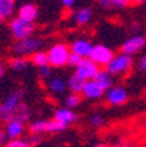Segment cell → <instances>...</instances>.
Instances as JSON below:
<instances>
[{"label": "cell", "mask_w": 146, "mask_h": 147, "mask_svg": "<svg viewBox=\"0 0 146 147\" xmlns=\"http://www.w3.org/2000/svg\"><path fill=\"white\" fill-rule=\"evenodd\" d=\"M31 144V147H37L43 143V134H34V133H29L28 138H26Z\"/></svg>", "instance_id": "83f0119b"}, {"label": "cell", "mask_w": 146, "mask_h": 147, "mask_svg": "<svg viewBox=\"0 0 146 147\" xmlns=\"http://www.w3.org/2000/svg\"><path fill=\"white\" fill-rule=\"evenodd\" d=\"M29 118H31V111H29V107H28L26 103L20 102V103L18 105V107H16L15 112H13L12 119H20V121H24V122H28V121H29Z\"/></svg>", "instance_id": "d6986e66"}, {"label": "cell", "mask_w": 146, "mask_h": 147, "mask_svg": "<svg viewBox=\"0 0 146 147\" xmlns=\"http://www.w3.org/2000/svg\"><path fill=\"white\" fill-rule=\"evenodd\" d=\"M94 147H110V146H107V144H96V146H94Z\"/></svg>", "instance_id": "f35d334b"}, {"label": "cell", "mask_w": 146, "mask_h": 147, "mask_svg": "<svg viewBox=\"0 0 146 147\" xmlns=\"http://www.w3.org/2000/svg\"><path fill=\"white\" fill-rule=\"evenodd\" d=\"M143 131H145V138H146V124H145V130Z\"/></svg>", "instance_id": "60d3db41"}, {"label": "cell", "mask_w": 146, "mask_h": 147, "mask_svg": "<svg viewBox=\"0 0 146 147\" xmlns=\"http://www.w3.org/2000/svg\"><path fill=\"white\" fill-rule=\"evenodd\" d=\"M105 69L111 76H126L133 69V58L130 54H124V53L114 54V57L105 66Z\"/></svg>", "instance_id": "6da1fadb"}, {"label": "cell", "mask_w": 146, "mask_h": 147, "mask_svg": "<svg viewBox=\"0 0 146 147\" xmlns=\"http://www.w3.org/2000/svg\"><path fill=\"white\" fill-rule=\"evenodd\" d=\"M22 99H24V90L18 89V90L12 92L2 103H0V121L7 122L9 119H12L16 107L22 102Z\"/></svg>", "instance_id": "3957f363"}, {"label": "cell", "mask_w": 146, "mask_h": 147, "mask_svg": "<svg viewBox=\"0 0 146 147\" xmlns=\"http://www.w3.org/2000/svg\"><path fill=\"white\" fill-rule=\"evenodd\" d=\"M45 89H48V92H51L54 95H61L67 89V82H65L60 77H50V79H47Z\"/></svg>", "instance_id": "9a60e30c"}, {"label": "cell", "mask_w": 146, "mask_h": 147, "mask_svg": "<svg viewBox=\"0 0 146 147\" xmlns=\"http://www.w3.org/2000/svg\"><path fill=\"white\" fill-rule=\"evenodd\" d=\"M38 74H39L41 79H50L51 74H53V67L50 64L43 66V67H38Z\"/></svg>", "instance_id": "4316f807"}, {"label": "cell", "mask_w": 146, "mask_h": 147, "mask_svg": "<svg viewBox=\"0 0 146 147\" xmlns=\"http://www.w3.org/2000/svg\"><path fill=\"white\" fill-rule=\"evenodd\" d=\"M85 79H82L80 76H77L76 73L73 76H70V79L67 80V89H70V92H76V93H82V89L85 86Z\"/></svg>", "instance_id": "ffe728a7"}, {"label": "cell", "mask_w": 146, "mask_h": 147, "mask_svg": "<svg viewBox=\"0 0 146 147\" xmlns=\"http://www.w3.org/2000/svg\"><path fill=\"white\" fill-rule=\"evenodd\" d=\"M137 29H139V24L137 22H133L130 25V31H137Z\"/></svg>", "instance_id": "d590c367"}, {"label": "cell", "mask_w": 146, "mask_h": 147, "mask_svg": "<svg viewBox=\"0 0 146 147\" xmlns=\"http://www.w3.org/2000/svg\"><path fill=\"white\" fill-rule=\"evenodd\" d=\"M98 5H99L101 7H104V9H111V7H114L111 0H98Z\"/></svg>", "instance_id": "d6a6232c"}, {"label": "cell", "mask_w": 146, "mask_h": 147, "mask_svg": "<svg viewBox=\"0 0 146 147\" xmlns=\"http://www.w3.org/2000/svg\"><path fill=\"white\" fill-rule=\"evenodd\" d=\"M82 60H83V57H80L79 54H76V53H70V55H69V66L76 67Z\"/></svg>", "instance_id": "f1b7e54d"}, {"label": "cell", "mask_w": 146, "mask_h": 147, "mask_svg": "<svg viewBox=\"0 0 146 147\" xmlns=\"http://www.w3.org/2000/svg\"><path fill=\"white\" fill-rule=\"evenodd\" d=\"M15 10V0H0V15L10 18Z\"/></svg>", "instance_id": "603a6c76"}, {"label": "cell", "mask_w": 146, "mask_h": 147, "mask_svg": "<svg viewBox=\"0 0 146 147\" xmlns=\"http://www.w3.org/2000/svg\"><path fill=\"white\" fill-rule=\"evenodd\" d=\"M139 69L146 71V54H145V55H142V58L139 60Z\"/></svg>", "instance_id": "e575fe53"}, {"label": "cell", "mask_w": 146, "mask_h": 147, "mask_svg": "<svg viewBox=\"0 0 146 147\" xmlns=\"http://www.w3.org/2000/svg\"><path fill=\"white\" fill-rule=\"evenodd\" d=\"M114 7H127L133 5V0H111Z\"/></svg>", "instance_id": "f546056e"}, {"label": "cell", "mask_w": 146, "mask_h": 147, "mask_svg": "<svg viewBox=\"0 0 146 147\" xmlns=\"http://www.w3.org/2000/svg\"><path fill=\"white\" fill-rule=\"evenodd\" d=\"M18 16L28 22H35V19L38 18V9L34 3H24L18 10Z\"/></svg>", "instance_id": "5bb4252c"}, {"label": "cell", "mask_w": 146, "mask_h": 147, "mask_svg": "<svg viewBox=\"0 0 146 147\" xmlns=\"http://www.w3.org/2000/svg\"><path fill=\"white\" fill-rule=\"evenodd\" d=\"M41 47H43V39L41 38H34V36H28L24 39H18L16 44L13 47L15 53L18 55H32L34 53L39 51Z\"/></svg>", "instance_id": "5b68a950"}, {"label": "cell", "mask_w": 146, "mask_h": 147, "mask_svg": "<svg viewBox=\"0 0 146 147\" xmlns=\"http://www.w3.org/2000/svg\"><path fill=\"white\" fill-rule=\"evenodd\" d=\"M104 93H105V90H104L94 79L92 80H86L85 86H83V89H82V95L85 96L86 99H91V100H96V99L102 98Z\"/></svg>", "instance_id": "30bf717a"}, {"label": "cell", "mask_w": 146, "mask_h": 147, "mask_svg": "<svg viewBox=\"0 0 146 147\" xmlns=\"http://www.w3.org/2000/svg\"><path fill=\"white\" fill-rule=\"evenodd\" d=\"M98 70H99V66L95 61H92L89 57L83 58L75 67V73L77 76H80L82 79H85V80H92L95 77V74L98 73Z\"/></svg>", "instance_id": "52a82bcc"}, {"label": "cell", "mask_w": 146, "mask_h": 147, "mask_svg": "<svg viewBox=\"0 0 146 147\" xmlns=\"http://www.w3.org/2000/svg\"><path fill=\"white\" fill-rule=\"evenodd\" d=\"M113 57H114V51L110 47L102 45V44L94 45V48H92V51L89 54V58L92 61H95L99 67H105L108 63L111 61Z\"/></svg>", "instance_id": "8992f818"}, {"label": "cell", "mask_w": 146, "mask_h": 147, "mask_svg": "<svg viewBox=\"0 0 146 147\" xmlns=\"http://www.w3.org/2000/svg\"><path fill=\"white\" fill-rule=\"evenodd\" d=\"M113 147H130V143L126 140V138H118Z\"/></svg>", "instance_id": "4dcf8cb0"}, {"label": "cell", "mask_w": 146, "mask_h": 147, "mask_svg": "<svg viewBox=\"0 0 146 147\" xmlns=\"http://www.w3.org/2000/svg\"><path fill=\"white\" fill-rule=\"evenodd\" d=\"M9 66H10V69H13L16 71H22L29 66V60L25 55H18L9 61Z\"/></svg>", "instance_id": "7402d4cb"}, {"label": "cell", "mask_w": 146, "mask_h": 147, "mask_svg": "<svg viewBox=\"0 0 146 147\" xmlns=\"http://www.w3.org/2000/svg\"><path fill=\"white\" fill-rule=\"evenodd\" d=\"M5 19H6L5 16H2V15H0V24H3V22H5Z\"/></svg>", "instance_id": "ab89813d"}, {"label": "cell", "mask_w": 146, "mask_h": 147, "mask_svg": "<svg viewBox=\"0 0 146 147\" xmlns=\"http://www.w3.org/2000/svg\"><path fill=\"white\" fill-rule=\"evenodd\" d=\"M73 18H75V22L77 25L83 26V25H86V24L91 22V19H92V10L89 7H82V9H79V10L75 12Z\"/></svg>", "instance_id": "e0dca14e"}, {"label": "cell", "mask_w": 146, "mask_h": 147, "mask_svg": "<svg viewBox=\"0 0 146 147\" xmlns=\"http://www.w3.org/2000/svg\"><path fill=\"white\" fill-rule=\"evenodd\" d=\"M26 127H25V122L20 121V119H9L6 122V127L5 131L7 134L9 138H18V137H22L25 133Z\"/></svg>", "instance_id": "8fae6325"}, {"label": "cell", "mask_w": 146, "mask_h": 147, "mask_svg": "<svg viewBox=\"0 0 146 147\" xmlns=\"http://www.w3.org/2000/svg\"><path fill=\"white\" fill-rule=\"evenodd\" d=\"M143 2H145V0H133V5H140Z\"/></svg>", "instance_id": "74e56055"}, {"label": "cell", "mask_w": 146, "mask_h": 147, "mask_svg": "<svg viewBox=\"0 0 146 147\" xmlns=\"http://www.w3.org/2000/svg\"><path fill=\"white\" fill-rule=\"evenodd\" d=\"M54 118L58 119V121H61V122H65V124H67V125H70V124H73L77 119V114L72 108L65 107V108H57L56 109Z\"/></svg>", "instance_id": "4fadbf2b"}, {"label": "cell", "mask_w": 146, "mask_h": 147, "mask_svg": "<svg viewBox=\"0 0 146 147\" xmlns=\"http://www.w3.org/2000/svg\"><path fill=\"white\" fill-rule=\"evenodd\" d=\"M9 29H10L13 38L18 41V39H24V38L32 36L35 26H34V22H28V20L16 16V18H13L10 20Z\"/></svg>", "instance_id": "277c9868"}, {"label": "cell", "mask_w": 146, "mask_h": 147, "mask_svg": "<svg viewBox=\"0 0 146 147\" xmlns=\"http://www.w3.org/2000/svg\"><path fill=\"white\" fill-rule=\"evenodd\" d=\"M57 147H61V146H57Z\"/></svg>", "instance_id": "b9f144b4"}, {"label": "cell", "mask_w": 146, "mask_h": 147, "mask_svg": "<svg viewBox=\"0 0 146 147\" xmlns=\"http://www.w3.org/2000/svg\"><path fill=\"white\" fill-rule=\"evenodd\" d=\"M80 102H82V96H80V93H76V92H70L66 96V99H65L66 107L67 108H72V109H75L76 107H79Z\"/></svg>", "instance_id": "cb8c5ba5"}, {"label": "cell", "mask_w": 146, "mask_h": 147, "mask_svg": "<svg viewBox=\"0 0 146 147\" xmlns=\"http://www.w3.org/2000/svg\"><path fill=\"white\" fill-rule=\"evenodd\" d=\"M3 76H5V66L0 63V79H2Z\"/></svg>", "instance_id": "8d00e7d4"}, {"label": "cell", "mask_w": 146, "mask_h": 147, "mask_svg": "<svg viewBox=\"0 0 146 147\" xmlns=\"http://www.w3.org/2000/svg\"><path fill=\"white\" fill-rule=\"evenodd\" d=\"M7 140H9V137H7L6 131L5 130H0V147H5V144L7 143Z\"/></svg>", "instance_id": "1f68e13d"}, {"label": "cell", "mask_w": 146, "mask_h": 147, "mask_svg": "<svg viewBox=\"0 0 146 147\" xmlns=\"http://www.w3.org/2000/svg\"><path fill=\"white\" fill-rule=\"evenodd\" d=\"M89 124H91V127H94V128H99V127L104 125V117L101 114H94L89 118Z\"/></svg>", "instance_id": "484cf974"}, {"label": "cell", "mask_w": 146, "mask_h": 147, "mask_svg": "<svg viewBox=\"0 0 146 147\" xmlns=\"http://www.w3.org/2000/svg\"><path fill=\"white\" fill-rule=\"evenodd\" d=\"M29 133L34 134H44L50 133V119H37L29 124Z\"/></svg>", "instance_id": "ac0fdd59"}, {"label": "cell", "mask_w": 146, "mask_h": 147, "mask_svg": "<svg viewBox=\"0 0 146 147\" xmlns=\"http://www.w3.org/2000/svg\"><path fill=\"white\" fill-rule=\"evenodd\" d=\"M31 63H32L35 67H43V66L50 64V63H48V53L47 51H43V50L34 53L31 55Z\"/></svg>", "instance_id": "44dd1931"}, {"label": "cell", "mask_w": 146, "mask_h": 147, "mask_svg": "<svg viewBox=\"0 0 146 147\" xmlns=\"http://www.w3.org/2000/svg\"><path fill=\"white\" fill-rule=\"evenodd\" d=\"M94 80L98 83V85H99L104 90H108V89L113 86V76L107 71V69H105V67L98 70V73L95 74Z\"/></svg>", "instance_id": "2e32d148"}, {"label": "cell", "mask_w": 146, "mask_h": 147, "mask_svg": "<svg viewBox=\"0 0 146 147\" xmlns=\"http://www.w3.org/2000/svg\"><path fill=\"white\" fill-rule=\"evenodd\" d=\"M48 53V63L53 69H60V67H65L69 64V55L72 53L70 47L63 44V42H58L54 44L53 47H50Z\"/></svg>", "instance_id": "7a4b0ae2"}, {"label": "cell", "mask_w": 146, "mask_h": 147, "mask_svg": "<svg viewBox=\"0 0 146 147\" xmlns=\"http://www.w3.org/2000/svg\"><path fill=\"white\" fill-rule=\"evenodd\" d=\"M60 2H61V5H63L65 7L70 9V7H73V6H75V3H76V0H60Z\"/></svg>", "instance_id": "836d02e7"}, {"label": "cell", "mask_w": 146, "mask_h": 147, "mask_svg": "<svg viewBox=\"0 0 146 147\" xmlns=\"http://www.w3.org/2000/svg\"><path fill=\"white\" fill-rule=\"evenodd\" d=\"M5 147H31L28 140H24L22 137H18V138H9L7 143L5 144Z\"/></svg>", "instance_id": "d4e9b609"}, {"label": "cell", "mask_w": 146, "mask_h": 147, "mask_svg": "<svg viewBox=\"0 0 146 147\" xmlns=\"http://www.w3.org/2000/svg\"><path fill=\"white\" fill-rule=\"evenodd\" d=\"M146 47V38L143 35H133L130 38H127L121 45V53L124 54H130L134 55L137 54L142 48Z\"/></svg>", "instance_id": "9c48e42d"}, {"label": "cell", "mask_w": 146, "mask_h": 147, "mask_svg": "<svg viewBox=\"0 0 146 147\" xmlns=\"http://www.w3.org/2000/svg\"><path fill=\"white\" fill-rule=\"evenodd\" d=\"M105 92V100L111 107H120L129 100V93L123 86H111Z\"/></svg>", "instance_id": "ba28073f"}, {"label": "cell", "mask_w": 146, "mask_h": 147, "mask_svg": "<svg viewBox=\"0 0 146 147\" xmlns=\"http://www.w3.org/2000/svg\"><path fill=\"white\" fill-rule=\"evenodd\" d=\"M92 48H94V45L91 44V41H88V39H85V38H79V39L73 41L72 45H70L72 53H76V54H79V55L83 57V58L89 57Z\"/></svg>", "instance_id": "7c38bea8"}]
</instances>
